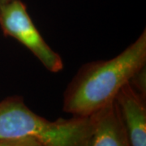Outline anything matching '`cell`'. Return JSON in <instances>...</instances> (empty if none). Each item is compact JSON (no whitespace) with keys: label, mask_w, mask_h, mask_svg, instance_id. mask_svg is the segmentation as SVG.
Instances as JSON below:
<instances>
[{"label":"cell","mask_w":146,"mask_h":146,"mask_svg":"<svg viewBox=\"0 0 146 146\" xmlns=\"http://www.w3.org/2000/svg\"><path fill=\"white\" fill-rule=\"evenodd\" d=\"M114 102L130 145L146 146L145 96L128 82L120 89Z\"/></svg>","instance_id":"cell-4"},{"label":"cell","mask_w":146,"mask_h":146,"mask_svg":"<svg viewBox=\"0 0 146 146\" xmlns=\"http://www.w3.org/2000/svg\"><path fill=\"white\" fill-rule=\"evenodd\" d=\"M146 32L119 55L80 68L64 93L63 110L88 117L114 102L123 85L145 67Z\"/></svg>","instance_id":"cell-1"},{"label":"cell","mask_w":146,"mask_h":146,"mask_svg":"<svg viewBox=\"0 0 146 146\" xmlns=\"http://www.w3.org/2000/svg\"><path fill=\"white\" fill-rule=\"evenodd\" d=\"M92 117L55 121L33 112L19 96L0 102V139L30 136L42 146H88Z\"/></svg>","instance_id":"cell-2"},{"label":"cell","mask_w":146,"mask_h":146,"mask_svg":"<svg viewBox=\"0 0 146 146\" xmlns=\"http://www.w3.org/2000/svg\"><path fill=\"white\" fill-rule=\"evenodd\" d=\"M0 26L6 36L27 47L47 70L58 72L63 69L61 57L43 39L21 0H13L0 7Z\"/></svg>","instance_id":"cell-3"},{"label":"cell","mask_w":146,"mask_h":146,"mask_svg":"<svg viewBox=\"0 0 146 146\" xmlns=\"http://www.w3.org/2000/svg\"><path fill=\"white\" fill-rule=\"evenodd\" d=\"M0 146H42L30 136L0 139Z\"/></svg>","instance_id":"cell-6"},{"label":"cell","mask_w":146,"mask_h":146,"mask_svg":"<svg viewBox=\"0 0 146 146\" xmlns=\"http://www.w3.org/2000/svg\"><path fill=\"white\" fill-rule=\"evenodd\" d=\"M11 1H13V0H0V7L3 5H5V4L10 3Z\"/></svg>","instance_id":"cell-7"},{"label":"cell","mask_w":146,"mask_h":146,"mask_svg":"<svg viewBox=\"0 0 146 146\" xmlns=\"http://www.w3.org/2000/svg\"><path fill=\"white\" fill-rule=\"evenodd\" d=\"M91 117L88 146H131L114 102Z\"/></svg>","instance_id":"cell-5"}]
</instances>
